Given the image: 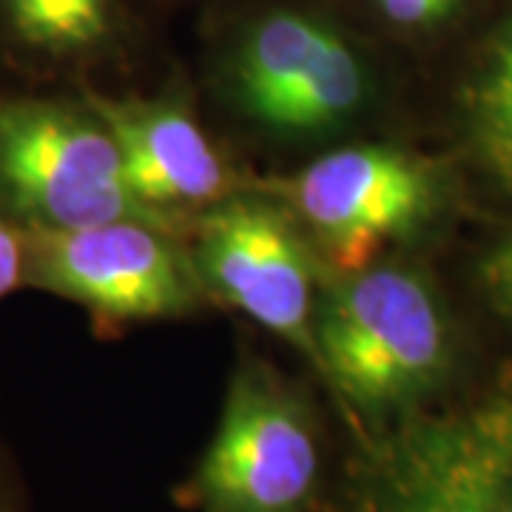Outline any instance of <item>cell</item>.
<instances>
[{
	"mask_svg": "<svg viewBox=\"0 0 512 512\" xmlns=\"http://www.w3.org/2000/svg\"><path fill=\"white\" fill-rule=\"evenodd\" d=\"M379 29L399 37L441 32L470 6V0H353Z\"/></svg>",
	"mask_w": 512,
	"mask_h": 512,
	"instance_id": "7c38bea8",
	"label": "cell"
},
{
	"mask_svg": "<svg viewBox=\"0 0 512 512\" xmlns=\"http://www.w3.org/2000/svg\"><path fill=\"white\" fill-rule=\"evenodd\" d=\"M319 367L370 419L419 407L450 367V322L430 282L399 265H367L316 311Z\"/></svg>",
	"mask_w": 512,
	"mask_h": 512,
	"instance_id": "7a4b0ae2",
	"label": "cell"
},
{
	"mask_svg": "<svg viewBox=\"0 0 512 512\" xmlns=\"http://www.w3.org/2000/svg\"><path fill=\"white\" fill-rule=\"evenodd\" d=\"M0 197L29 231L126 217L165 225L131 194L120 148L100 117L46 100H0Z\"/></svg>",
	"mask_w": 512,
	"mask_h": 512,
	"instance_id": "277c9868",
	"label": "cell"
},
{
	"mask_svg": "<svg viewBox=\"0 0 512 512\" xmlns=\"http://www.w3.org/2000/svg\"><path fill=\"white\" fill-rule=\"evenodd\" d=\"M23 276H26V237H20L0 214V299L15 291Z\"/></svg>",
	"mask_w": 512,
	"mask_h": 512,
	"instance_id": "5bb4252c",
	"label": "cell"
},
{
	"mask_svg": "<svg viewBox=\"0 0 512 512\" xmlns=\"http://www.w3.org/2000/svg\"><path fill=\"white\" fill-rule=\"evenodd\" d=\"M467 120L481 163L512 194V18L478 66L467 97Z\"/></svg>",
	"mask_w": 512,
	"mask_h": 512,
	"instance_id": "8fae6325",
	"label": "cell"
},
{
	"mask_svg": "<svg viewBox=\"0 0 512 512\" xmlns=\"http://www.w3.org/2000/svg\"><path fill=\"white\" fill-rule=\"evenodd\" d=\"M197 271L225 302L319 365L311 251L288 217L254 200L211 205L197 234Z\"/></svg>",
	"mask_w": 512,
	"mask_h": 512,
	"instance_id": "ba28073f",
	"label": "cell"
},
{
	"mask_svg": "<svg viewBox=\"0 0 512 512\" xmlns=\"http://www.w3.org/2000/svg\"><path fill=\"white\" fill-rule=\"evenodd\" d=\"M26 276L111 322L183 316L197 305V274L163 225L111 220L26 234Z\"/></svg>",
	"mask_w": 512,
	"mask_h": 512,
	"instance_id": "52a82bcc",
	"label": "cell"
},
{
	"mask_svg": "<svg viewBox=\"0 0 512 512\" xmlns=\"http://www.w3.org/2000/svg\"><path fill=\"white\" fill-rule=\"evenodd\" d=\"M126 32L128 0H0V40L37 63H92Z\"/></svg>",
	"mask_w": 512,
	"mask_h": 512,
	"instance_id": "30bf717a",
	"label": "cell"
},
{
	"mask_svg": "<svg viewBox=\"0 0 512 512\" xmlns=\"http://www.w3.org/2000/svg\"><path fill=\"white\" fill-rule=\"evenodd\" d=\"M481 279L495 308L512 319V231L487 254L481 265Z\"/></svg>",
	"mask_w": 512,
	"mask_h": 512,
	"instance_id": "4fadbf2b",
	"label": "cell"
},
{
	"mask_svg": "<svg viewBox=\"0 0 512 512\" xmlns=\"http://www.w3.org/2000/svg\"><path fill=\"white\" fill-rule=\"evenodd\" d=\"M89 109L109 128L131 194L151 214L211 208L231 194V168L191 111L177 100H117L89 94Z\"/></svg>",
	"mask_w": 512,
	"mask_h": 512,
	"instance_id": "9c48e42d",
	"label": "cell"
},
{
	"mask_svg": "<svg viewBox=\"0 0 512 512\" xmlns=\"http://www.w3.org/2000/svg\"><path fill=\"white\" fill-rule=\"evenodd\" d=\"M222 72L239 109L288 137L345 128L373 94L359 37L305 0H265L239 15L225 37Z\"/></svg>",
	"mask_w": 512,
	"mask_h": 512,
	"instance_id": "6da1fadb",
	"label": "cell"
},
{
	"mask_svg": "<svg viewBox=\"0 0 512 512\" xmlns=\"http://www.w3.org/2000/svg\"><path fill=\"white\" fill-rule=\"evenodd\" d=\"M319 444L305 407L265 367H239L222 419L191 481L208 512H308Z\"/></svg>",
	"mask_w": 512,
	"mask_h": 512,
	"instance_id": "5b68a950",
	"label": "cell"
},
{
	"mask_svg": "<svg viewBox=\"0 0 512 512\" xmlns=\"http://www.w3.org/2000/svg\"><path fill=\"white\" fill-rule=\"evenodd\" d=\"M512 447V373L453 407H413L365 444L345 512H484Z\"/></svg>",
	"mask_w": 512,
	"mask_h": 512,
	"instance_id": "3957f363",
	"label": "cell"
},
{
	"mask_svg": "<svg viewBox=\"0 0 512 512\" xmlns=\"http://www.w3.org/2000/svg\"><path fill=\"white\" fill-rule=\"evenodd\" d=\"M484 512H512V447L507 450V456H504L498 473H495Z\"/></svg>",
	"mask_w": 512,
	"mask_h": 512,
	"instance_id": "9a60e30c",
	"label": "cell"
},
{
	"mask_svg": "<svg viewBox=\"0 0 512 512\" xmlns=\"http://www.w3.org/2000/svg\"><path fill=\"white\" fill-rule=\"evenodd\" d=\"M282 194L330 259L353 274L439 211L441 180L402 148L348 146L316 157Z\"/></svg>",
	"mask_w": 512,
	"mask_h": 512,
	"instance_id": "8992f818",
	"label": "cell"
}]
</instances>
